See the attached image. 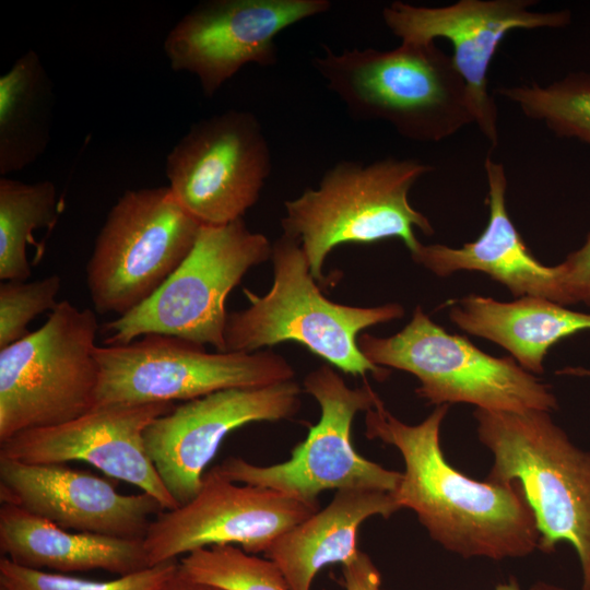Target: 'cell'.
Masks as SVG:
<instances>
[{"label": "cell", "instance_id": "obj_1", "mask_svg": "<svg viewBox=\"0 0 590 590\" xmlns=\"http://www.w3.org/2000/svg\"><path fill=\"white\" fill-rule=\"evenodd\" d=\"M449 404L420 424L410 425L381 401L365 416V435L394 446L404 472L392 495L401 508L413 510L429 536L464 558H519L539 546L533 511L517 482L471 479L446 460L440 426Z\"/></svg>", "mask_w": 590, "mask_h": 590}, {"label": "cell", "instance_id": "obj_2", "mask_svg": "<svg viewBox=\"0 0 590 590\" xmlns=\"http://www.w3.org/2000/svg\"><path fill=\"white\" fill-rule=\"evenodd\" d=\"M311 64L354 119L385 121L406 139L438 142L475 123L467 84L435 42L340 52L323 46Z\"/></svg>", "mask_w": 590, "mask_h": 590}, {"label": "cell", "instance_id": "obj_3", "mask_svg": "<svg viewBox=\"0 0 590 590\" xmlns=\"http://www.w3.org/2000/svg\"><path fill=\"white\" fill-rule=\"evenodd\" d=\"M273 282L262 296L248 288L249 306L227 315L225 352L253 353L294 341L345 374L370 373L384 381L390 370L370 363L357 338L371 326L404 316L398 303L357 307L328 299L310 273L297 238L282 234L272 244Z\"/></svg>", "mask_w": 590, "mask_h": 590}, {"label": "cell", "instance_id": "obj_4", "mask_svg": "<svg viewBox=\"0 0 590 590\" xmlns=\"http://www.w3.org/2000/svg\"><path fill=\"white\" fill-rule=\"evenodd\" d=\"M480 441L494 457L488 481L520 484L539 531L538 548L570 544L590 590V451L571 442L550 412L475 409Z\"/></svg>", "mask_w": 590, "mask_h": 590}, {"label": "cell", "instance_id": "obj_5", "mask_svg": "<svg viewBox=\"0 0 590 590\" xmlns=\"http://www.w3.org/2000/svg\"><path fill=\"white\" fill-rule=\"evenodd\" d=\"M430 170L429 165L413 158L337 162L317 187L285 201L283 234L299 240L318 283L326 280L322 268L328 255L342 244L396 237L412 253L421 245L414 228L434 234L429 220L409 201L413 185Z\"/></svg>", "mask_w": 590, "mask_h": 590}, {"label": "cell", "instance_id": "obj_6", "mask_svg": "<svg viewBox=\"0 0 590 590\" xmlns=\"http://www.w3.org/2000/svg\"><path fill=\"white\" fill-rule=\"evenodd\" d=\"M357 344L374 365L415 376L420 381L415 392L428 404L468 403L491 411L550 413L558 408L550 385L512 357H495L465 337L447 332L421 306L398 333H362Z\"/></svg>", "mask_w": 590, "mask_h": 590}, {"label": "cell", "instance_id": "obj_7", "mask_svg": "<svg viewBox=\"0 0 590 590\" xmlns=\"http://www.w3.org/2000/svg\"><path fill=\"white\" fill-rule=\"evenodd\" d=\"M97 330L92 309L63 299L40 328L0 350V442L94 408Z\"/></svg>", "mask_w": 590, "mask_h": 590}, {"label": "cell", "instance_id": "obj_8", "mask_svg": "<svg viewBox=\"0 0 590 590\" xmlns=\"http://www.w3.org/2000/svg\"><path fill=\"white\" fill-rule=\"evenodd\" d=\"M272 244L244 219L202 225L179 267L142 304L105 324L106 345L128 344L146 334L182 339L225 352L226 298L255 266L271 259Z\"/></svg>", "mask_w": 590, "mask_h": 590}, {"label": "cell", "instance_id": "obj_9", "mask_svg": "<svg viewBox=\"0 0 590 590\" xmlns=\"http://www.w3.org/2000/svg\"><path fill=\"white\" fill-rule=\"evenodd\" d=\"M95 406L190 401L232 388L293 380L295 370L271 351L209 353L204 346L162 334L128 344L96 346Z\"/></svg>", "mask_w": 590, "mask_h": 590}, {"label": "cell", "instance_id": "obj_10", "mask_svg": "<svg viewBox=\"0 0 590 590\" xmlns=\"http://www.w3.org/2000/svg\"><path fill=\"white\" fill-rule=\"evenodd\" d=\"M201 226L168 186L125 191L86 266L95 311L120 317L148 299L191 251Z\"/></svg>", "mask_w": 590, "mask_h": 590}, {"label": "cell", "instance_id": "obj_11", "mask_svg": "<svg viewBox=\"0 0 590 590\" xmlns=\"http://www.w3.org/2000/svg\"><path fill=\"white\" fill-rule=\"evenodd\" d=\"M303 390L318 402L320 417L309 427L305 440L292 450L288 460L256 465L229 457L215 465V470L233 482L273 488L306 502H318V495L328 489L393 492L402 473L367 460L351 440L355 415L381 402L371 386L366 381L351 388L324 364L305 377Z\"/></svg>", "mask_w": 590, "mask_h": 590}, {"label": "cell", "instance_id": "obj_12", "mask_svg": "<svg viewBox=\"0 0 590 590\" xmlns=\"http://www.w3.org/2000/svg\"><path fill=\"white\" fill-rule=\"evenodd\" d=\"M272 168L271 151L259 119L229 109L190 127L166 158L176 200L201 225H224L260 198Z\"/></svg>", "mask_w": 590, "mask_h": 590}, {"label": "cell", "instance_id": "obj_13", "mask_svg": "<svg viewBox=\"0 0 590 590\" xmlns=\"http://www.w3.org/2000/svg\"><path fill=\"white\" fill-rule=\"evenodd\" d=\"M318 510V502L236 483L213 467L190 502L152 520L143 546L150 567L213 545L264 553L281 534Z\"/></svg>", "mask_w": 590, "mask_h": 590}, {"label": "cell", "instance_id": "obj_14", "mask_svg": "<svg viewBox=\"0 0 590 590\" xmlns=\"http://www.w3.org/2000/svg\"><path fill=\"white\" fill-rule=\"evenodd\" d=\"M329 0H206L168 32L164 51L174 71L197 76L206 97L243 67L278 61L276 36L329 11Z\"/></svg>", "mask_w": 590, "mask_h": 590}, {"label": "cell", "instance_id": "obj_15", "mask_svg": "<svg viewBox=\"0 0 590 590\" xmlns=\"http://www.w3.org/2000/svg\"><path fill=\"white\" fill-rule=\"evenodd\" d=\"M303 388L293 380L221 390L175 406L144 432L146 452L178 506L199 492L206 465L224 438L253 422L293 417Z\"/></svg>", "mask_w": 590, "mask_h": 590}, {"label": "cell", "instance_id": "obj_16", "mask_svg": "<svg viewBox=\"0 0 590 590\" xmlns=\"http://www.w3.org/2000/svg\"><path fill=\"white\" fill-rule=\"evenodd\" d=\"M533 0H460L445 7H423L394 1L382 10V20L401 42L430 43L448 39L453 62L462 75L475 123L491 143L498 145L497 107L487 88L491 61L503 38L523 28H558L570 22L564 11L531 10Z\"/></svg>", "mask_w": 590, "mask_h": 590}, {"label": "cell", "instance_id": "obj_17", "mask_svg": "<svg viewBox=\"0 0 590 590\" xmlns=\"http://www.w3.org/2000/svg\"><path fill=\"white\" fill-rule=\"evenodd\" d=\"M174 408L172 402L95 406L73 421L25 430L0 442V458L31 464L84 461L155 497L165 510L175 509L179 506L144 445L146 427Z\"/></svg>", "mask_w": 590, "mask_h": 590}, {"label": "cell", "instance_id": "obj_18", "mask_svg": "<svg viewBox=\"0 0 590 590\" xmlns=\"http://www.w3.org/2000/svg\"><path fill=\"white\" fill-rule=\"evenodd\" d=\"M0 500L67 530L141 541L165 510L148 493L121 494L110 481L64 463L8 458H0Z\"/></svg>", "mask_w": 590, "mask_h": 590}, {"label": "cell", "instance_id": "obj_19", "mask_svg": "<svg viewBox=\"0 0 590 590\" xmlns=\"http://www.w3.org/2000/svg\"><path fill=\"white\" fill-rule=\"evenodd\" d=\"M484 169L489 215L479 238L460 248L421 244L411 253L412 259L437 276L446 278L458 271H477L503 284L518 298L535 296L567 306L560 266L541 263L526 246L509 217L507 177L503 164L488 154Z\"/></svg>", "mask_w": 590, "mask_h": 590}, {"label": "cell", "instance_id": "obj_20", "mask_svg": "<svg viewBox=\"0 0 590 590\" xmlns=\"http://www.w3.org/2000/svg\"><path fill=\"white\" fill-rule=\"evenodd\" d=\"M398 510L392 492L339 489L324 508L281 534L264 557L279 567L290 590H311L321 569L358 556V530L366 519L389 518Z\"/></svg>", "mask_w": 590, "mask_h": 590}, {"label": "cell", "instance_id": "obj_21", "mask_svg": "<svg viewBox=\"0 0 590 590\" xmlns=\"http://www.w3.org/2000/svg\"><path fill=\"white\" fill-rule=\"evenodd\" d=\"M0 551L19 566L59 574L105 570L120 577L150 567L143 540L67 530L10 504L0 507Z\"/></svg>", "mask_w": 590, "mask_h": 590}, {"label": "cell", "instance_id": "obj_22", "mask_svg": "<svg viewBox=\"0 0 590 590\" xmlns=\"http://www.w3.org/2000/svg\"><path fill=\"white\" fill-rule=\"evenodd\" d=\"M449 318L461 330L505 349L531 374L544 371V358L554 344L590 330V312L535 296L500 302L470 294L451 304Z\"/></svg>", "mask_w": 590, "mask_h": 590}, {"label": "cell", "instance_id": "obj_23", "mask_svg": "<svg viewBox=\"0 0 590 590\" xmlns=\"http://www.w3.org/2000/svg\"><path fill=\"white\" fill-rule=\"evenodd\" d=\"M52 86L39 56L28 50L0 76V174L35 162L50 137Z\"/></svg>", "mask_w": 590, "mask_h": 590}, {"label": "cell", "instance_id": "obj_24", "mask_svg": "<svg viewBox=\"0 0 590 590\" xmlns=\"http://www.w3.org/2000/svg\"><path fill=\"white\" fill-rule=\"evenodd\" d=\"M57 217V191L51 181L0 179L1 281H26L31 276L26 245L34 241V231L52 227Z\"/></svg>", "mask_w": 590, "mask_h": 590}, {"label": "cell", "instance_id": "obj_25", "mask_svg": "<svg viewBox=\"0 0 590 590\" xmlns=\"http://www.w3.org/2000/svg\"><path fill=\"white\" fill-rule=\"evenodd\" d=\"M496 92L556 135L590 145V73H570L545 86L532 83Z\"/></svg>", "mask_w": 590, "mask_h": 590}, {"label": "cell", "instance_id": "obj_26", "mask_svg": "<svg viewBox=\"0 0 590 590\" xmlns=\"http://www.w3.org/2000/svg\"><path fill=\"white\" fill-rule=\"evenodd\" d=\"M186 578L226 590H290L279 567L235 545L199 548L178 559Z\"/></svg>", "mask_w": 590, "mask_h": 590}, {"label": "cell", "instance_id": "obj_27", "mask_svg": "<svg viewBox=\"0 0 590 590\" xmlns=\"http://www.w3.org/2000/svg\"><path fill=\"white\" fill-rule=\"evenodd\" d=\"M178 559L97 581L19 566L0 558V590H162L177 574Z\"/></svg>", "mask_w": 590, "mask_h": 590}, {"label": "cell", "instance_id": "obj_28", "mask_svg": "<svg viewBox=\"0 0 590 590\" xmlns=\"http://www.w3.org/2000/svg\"><path fill=\"white\" fill-rule=\"evenodd\" d=\"M60 286L61 279L57 274L32 282H1L0 350L28 334L27 324L36 316L57 307L56 297Z\"/></svg>", "mask_w": 590, "mask_h": 590}, {"label": "cell", "instance_id": "obj_29", "mask_svg": "<svg viewBox=\"0 0 590 590\" xmlns=\"http://www.w3.org/2000/svg\"><path fill=\"white\" fill-rule=\"evenodd\" d=\"M567 306L583 303L590 307V233L585 244L559 263Z\"/></svg>", "mask_w": 590, "mask_h": 590}, {"label": "cell", "instance_id": "obj_30", "mask_svg": "<svg viewBox=\"0 0 590 590\" xmlns=\"http://www.w3.org/2000/svg\"><path fill=\"white\" fill-rule=\"evenodd\" d=\"M341 585L345 590H380L381 575L364 552L347 565L342 566Z\"/></svg>", "mask_w": 590, "mask_h": 590}, {"label": "cell", "instance_id": "obj_31", "mask_svg": "<svg viewBox=\"0 0 590 590\" xmlns=\"http://www.w3.org/2000/svg\"><path fill=\"white\" fill-rule=\"evenodd\" d=\"M162 590H226L216 586L190 580L179 571Z\"/></svg>", "mask_w": 590, "mask_h": 590}, {"label": "cell", "instance_id": "obj_32", "mask_svg": "<svg viewBox=\"0 0 590 590\" xmlns=\"http://www.w3.org/2000/svg\"><path fill=\"white\" fill-rule=\"evenodd\" d=\"M494 590H522L516 578L511 577L507 582L499 583ZM528 590H567L563 587L548 583L545 581H538L533 583Z\"/></svg>", "mask_w": 590, "mask_h": 590}, {"label": "cell", "instance_id": "obj_33", "mask_svg": "<svg viewBox=\"0 0 590 590\" xmlns=\"http://www.w3.org/2000/svg\"><path fill=\"white\" fill-rule=\"evenodd\" d=\"M557 374L577 377H590V369L583 367H566L557 371Z\"/></svg>", "mask_w": 590, "mask_h": 590}]
</instances>
